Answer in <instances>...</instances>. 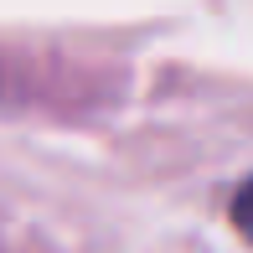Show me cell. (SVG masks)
I'll return each instance as SVG.
<instances>
[{"mask_svg": "<svg viewBox=\"0 0 253 253\" xmlns=\"http://www.w3.org/2000/svg\"><path fill=\"white\" fill-rule=\"evenodd\" d=\"M233 227H238V233H243L248 243H253V176L233 191Z\"/></svg>", "mask_w": 253, "mask_h": 253, "instance_id": "cell-1", "label": "cell"}]
</instances>
